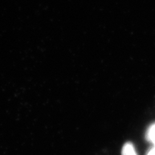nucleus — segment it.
Returning <instances> with one entry per match:
<instances>
[{"label": "nucleus", "mask_w": 155, "mask_h": 155, "mask_svg": "<svg viewBox=\"0 0 155 155\" xmlns=\"http://www.w3.org/2000/svg\"><path fill=\"white\" fill-rule=\"evenodd\" d=\"M147 139L155 146V124L151 125L146 134Z\"/></svg>", "instance_id": "nucleus-2"}, {"label": "nucleus", "mask_w": 155, "mask_h": 155, "mask_svg": "<svg viewBox=\"0 0 155 155\" xmlns=\"http://www.w3.org/2000/svg\"><path fill=\"white\" fill-rule=\"evenodd\" d=\"M147 155H155V146L149 150V151L148 152Z\"/></svg>", "instance_id": "nucleus-3"}, {"label": "nucleus", "mask_w": 155, "mask_h": 155, "mask_svg": "<svg viewBox=\"0 0 155 155\" xmlns=\"http://www.w3.org/2000/svg\"><path fill=\"white\" fill-rule=\"evenodd\" d=\"M121 155H138L134 145L130 142L125 143L122 147Z\"/></svg>", "instance_id": "nucleus-1"}]
</instances>
